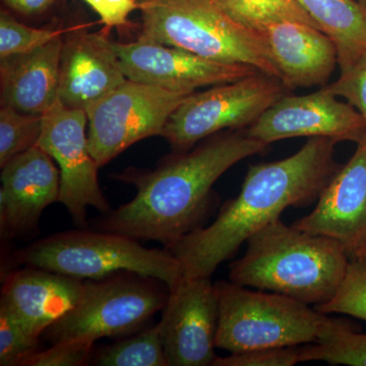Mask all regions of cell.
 I'll list each match as a JSON object with an SVG mask.
<instances>
[{
    "label": "cell",
    "mask_w": 366,
    "mask_h": 366,
    "mask_svg": "<svg viewBox=\"0 0 366 366\" xmlns=\"http://www.w3.org/2000/svg\"><path fill=\"white\" fill-rule=\"evenodd\" d=\"M269 144L231 129L208 137L194 150L175 152L154 170L127 169L115 175L137 194L129 203L110 209L97 228L163 247L204 227L213 208L212 189L226 171Z\"/></svg>",
    "instance_id": "1"
},
{
    "label": "cell",
    "mask_w": 366,
    "mask_h": 366,
    "mask_svg": "<svg viewBox=\"0 0 366 366\" xmlns=\"http://www.w3.org/2000/svg\"><path fill=\"white\" fill-rule=\"evenodd\" d=\"M336 144L327 137H310L287 158L252 166L239 194L223 204L211 225L164 247L182 264L183 276L211 277L250 236L280 219L286 209L317 199L339 169Z\"/></svg>",
    "instance_id": "2"
},
{
    "label": "cell",
    "mask_w": 366,
    "mask_h": 366,
    "mask_svg": "<svg viewBox=\"0 0 366 366\" xmlns=\"http://www.w3.org/2000/svg\"><path fill=\"white\" fill-rule=\"evenodd\" d=\"M247 244L242 259L231 264V282L307 305L332 300L350 262L339 243L286 225L281 219L250 236Z\"/></svg>",
    "instance_id": "3"
},
{
    "label": "cell",
    "mask_w": 366,
    "mask_h": 366,
    "mask_svg": "<svg viewBox=\"0 0 366 366\" xmlns=\"http://www.w3.org/2000/svg\"><path fill=\"white\" fill-rule=\"evenodd\" d=\"M139 11V39L243 64L282 81L261 34L236 23L215 0H141Z\"/></svg>",
    "instance_id": "4"
},
{
    "label": "cell",
    "mask_w": 366,
    "mask_h": 366,
    "mask_svg": "<svg viewBox=\"0 0 366 366\" xmlns=\"http://www.w3.org/2000/svg\"><path fill=\"white\" fill-rule=\"evenodd\" d=\"M16 259L28 267L83 280L127 272L171 289L183 277L182 264L169 250L147 249L129 236L86 228L47 236L16 252Z\"/></svg>",
    "instance_id": "5"
},
{
    "label": "cell",
    "mask_w": 366,
    "mask_h": 366,
    "mask_svg": "<svg viewBox=\"0 0 366 366\" xmlns=\"http://www.w3.org/2000/svg\"><path fill=\"white\" fill-rule=\"evenodd\" d=\"M219 301L217 348L229 353L293 347L319 339L327 315L290 296L215 283Z\"/></svg>",
    "instance_id": "6"
},
{
    "label": "cell",
    "mask_w": 366,
    "mask_h": 366,
    "mask_svg": "<svg viewBox=\"0 0 366 366\" xmlns=\"http://www.w3.org/2000/svg\"><path fill=\"white\" fill-rule=\"evenodd\" d=\"M158 283L162 282L127 272L86 281L76 307L43 335L53 344L134 334L165 307L169 289Z\"/></svg>",
    "instance_id": "7"
},
{
    "label": "cell",
    "mask_w": 366,
    "mask_h": 366,
    "mask_svg": "<svg viewBox=\"0 0 366 366\" xmlns=\"http://www.w3.org/2000/svg\"><path fill=\"white\" fill-rule=\"evenodd\" d=\"M288 90L280 79L259 71L194 92L171 114L161 137L174 152L189 151L219 132L247 129Z\"/></svg>",
    "instance_id": "8"
},
{
    "label": "cell",
    "mask_w": 366,
    "mask_h": 366,
    "mask_svg": "<svg viewBox=\"0 0 366 366\" xmlns=\"http://www.w3.org/2000/svg\"><path fill=\"white\" fill-rule=\"evenodd\" d=\"M189 95L127 79L88 108L89 148L99 168L137 142L161 136Z\"/></svg>",
    "instance_id": "9"
},
{
    "label": "cell",
    "mask_w": 366,
    "mask_h": 366,
    "mask_svg": "<svg viewBox=\"0 0 366 366\" xmlns=\"http://www.w3.org/2000/svg\"><path fill=\"white\" fill-rule=\"evenodd\" d=\"M86 127L88 117L84 110L67 108L57 99L43 114L38 143L59 166V202L66 207L78 228L86 227L89 208L102 214L112 209L99 185V166L89 148Z\"/></svg>",
    "instance_id": "10"
},
{
    "label": "cell",
    "mask_w": 366,
    "mask_h": 366,
    "mask_svg": "<svg viewBox=\"0 0 366 366\" xmlns=\"http://www.w3.org/2000/svg\"><path fill=\"white\" fill-rule=\"evenodd\" d=\"M158 324L169 366H212L219 301L211 277H185L169 289Z\"/></svg>",
    "instance_id": "11"
},
{
    "label": "cell",
    "mask_w": 366,
    "mask_h": 366,
    "mask_svg": "<svg viewBox=\"0 0 366 366\" xmlns=\"http://www.w3.org/2000/svg\"><path fill=\"white\" fill-rule=\"evenodd\" d=\"M245 132L268 144L301 137L360 144L366 139V124L352 105L338 100L324 86L307 95L284 96Z\"/></svg>",
    "instance_id": "12"
},
{
    "label": "cell",
    "mask_w": 366,
    "mask_h": 366,
    "mask_svg": "<svg viewBox=\"0 0 366 366\" xmlns=\"http://www.w3.org/2000/svg\"><path fill=\"white\" fill-rule=\"evenodd\" d=\"M113 45L127 79L175 93L192 94L204 86L222 85L259 72L243 64L215 61L152 41Z\"/></svg>",
    "instance_id": "13"
},
{
    "label": "cell",
    "mask_w": 366,
    "mask_h": 366,
    "mask_svg": "<svg viewBox=\"0 0 366 366\" xmlns=\"http://www.w3.org/2000/svg\"><path fill=\"white\" fill-rule=\"evenodd\" d=\"M315 208L293 226L325 236L343 247L350 259L366 247V139L335 173L317 197Z\"/></svg>",
    "instance_id": "14"
},
{
    "label": "cell",
    "mask_w": 366,
    "mask_h": 366,
    "mask_svg": "<svg viewBox=\"0 0 366 366\" xmlns=\"http://www.w3.org/2000/svg\"><path fill=\"white\" fill-rule=\"evenodd\" d=\"M105 29L86 32L72 26L64 36L59 62V101L86 112L127 81L119 57Z\"/></svg>",
    "instance_id": "15"
},
{
    "label": "cell",
    "mask_w": 366,
    "mask_h": 366,
    "mask_svg": "<svg viewBox=\"0 0 366 366\" xmlns=\"http://www.w3.org/2000/svg\"><path fill=\"white\" fill-rule=\"evenodd\" d=\"M0 177L2 239L31 234L45 209L59 202V166L49 154L35 146L2 166Z\"/></svg>",
    "instance_id": "16"
},
{
    "label": "cell",
    "mask_w": 366,
    "mask_h": 366,
    "mask_svg": "<svg viewBox=\"0 0 366 366\" xmlns=\"http://www.w3.org/2000/svg\"><path fill=\"white\" fill-rule=\"evenodd\" d=\"M84 284L83 279L29 267L7 274L0 305L34 338L40 339L48 327L76 307Z\"/></svg>",
    "instance_id": "17"
},
{
    "label": "cell",
    "mask_w": 366,
    "mask_h": 366,
    "mask_svg": "<svg viewBox=\"0 0 366 366\" xmlns=\"http://www.w3.org/2000/svg\"><path fill=\"white\" fill-rule=\"evenodd\" d=\"M259 34L289 90L327 85L338 64V51L319 28L303 21H281Z\"/></svg>",
    "instance_id": "18"
},
{
    "label": "cell",
    "mask_w": 366,
    "mask_h": 366,
    "mask_svg": "<svg viewBox=\"0 0 366 366\" xmlns=\"http://www.w3.org/2000/svg\"><path fill=\"white\" fill-rule=\"evenodd\" d=\"M64 36L23 54L0 59L1 106L44 114L59 99V62Z\"/></svg>",
    "instance_id": "19"
},
{
    "label": "cell",
    "mask_w": 366,
    "mask_h": 366,
    "mask_svg": "<svg viewBox=\"0 0 366 366\" xmlns=\"http://www.w3.org/2000/svg\"><path fill=\"white\" fill-rule=\"evenodd\" d=\"M338 51L346 69L366 53V11L356 0H296Z\"/></svg>",
    "instance_id": "20"
},
{
    "label": "cell",
    "mask_w": 366,
    "mask_h": 366,
    "mask_svg": "<svg viewBox=\"0 0 366 366\" xmlns=\"http://www.w3.org/2000/svg\"><path fill=\"white\" fill-rule=\"evenodd\" d=\"M300 362L366 366V334L356 331L347 320L327 317L317 341L300 347Z\"/></svg>",
    "instance_id": "21"
},
{
    "label": "cell",
    "mask_w": 366,
    "mask_h": 366,
    "mask_svg": "<svg viewBox=\"0 0 366 366\" xmlns=\"http://www.w3.org/2000/svg\"><path fill=\"white\" fill-rule=\"evenodd\" d=\"M226 14L249 30L262 32L281 21H298L317 26L296 0H215Z\"/></svg>",
    "instance_id": "22"
},
{
    "label": "cell",
    "mask_w": 366,
    "mask_h": 366,
    "mask_svg": "<svg viewBox=\"0 0 366 366\" xmlns=\"http://www.w3.org/2000/svg\"><path fill=\"white\" fill-rule=\"evenodd\" d=\"M95 363L101 366H169L158 325L101 349Z\"/></svg>",
    "instance_id": "23"
},
{
    "label": "cell",
    "mask_w": 366,
    "mask_h": 366,
    "mask_svg": "<svg viewBox=\"0 0 366 366\" xmlns=\"http://www.w3.org/2000/svg\"><path fill=\"white\" fill-rule=\"evenodd\" d=\"M43 114H30L1 106L0 109V167L11 159L38 146Z\"/></svg>",
    "instance_id": "24"
},
{
    "label": "cell",
    "mask_w": 366,
    "mask_h": 366,
    "mask_svg": "<svg viewBox=\"0 0 366 366\" xmlns=\"http://www.w3.org/2000/svg\"><path fill=\"white\" fill-rule=\"evenodd\" d=\"M72 29L33 28L16 20L11 11H0V59L23 54L66 35Z\"/></svg>",
    "instance_id": "25"
},
{
    "label": "cell",
    "mask_w": 366,
    "mask_h": 366,
    "mask_svg": "<svg viewBox=\"0 0 366 366\" xmlns=\"http://www.w3.org/2000/svg\"><path fill=\"white\" fill-rule=\"evenodd\" d=\"M315 308L325 315L344 314L366 320L365 259H351L336 295L326 303L315 305Z\"/></svg>",
    "instance_id": "26"
},
{
    "label": "cell",
    "mask_w": 366,
    "mask_h": 366,
    "mask_svg": "<svg viewBox=\"0 0 366 366\" xmlns=\"http://www.w3.org/2000/svg\"><path fill=\"white\" fill-rule=\"evenodd\" d=\"M39 348V339L29 334L14 315L0 305V365L23 366Z\"/></svg>",
    "instance_id": "27"
},
{
    "label": "cell",
    "mask_w": 366,
    "mask_h": 366,
    "mask_svg": "<svg viewBox=\"0 0 366 366\" xmlns=\"http://www.w3.org/2000/svg\"><path fill=\"white\" fill-rule=\"evenodd\" d=\"M94 343L81 339L56 342L44 351H36L26 358L23 366L86 365L93 356Z\"/></svg>",
    "instance_id": "28"
},
{
    "label": "cell",
    "mask_w": 366,
    "mask_h": 366,
    "mask_svg": "<svg viewBox=\"0 0 366 366\" xmlns=\"http://www.w3.org/2000/svg\"><path fill=\"white\" fill-rule=\"evenodd\" d=\"M300 362V347H273L217 356L212 366H293Z\"/></svg>",
    "instance_id": "29"
},
{
    "label": "cell",
    "mask_w": 366,
    "mask_h": 366,
    "mask_svg": "<svg viewBox=\"0 0 366 366\" xmlns=\"http://www.w3.org/2000/svg\"><path fill=\"white\" fill-rule=\"evenodd\" d=\"M340 71L338 79L325 86L337 97L346 99L366 124V53Z\"/></svg>",
    "instance_id": "30"
},
{
    "label": "cell",
    "mask_w": 366,
    "mask_h": 366,
    "mask_svg": "<svg viewBox=\"0 0 366 366\" xmlns=\"http://www.w3.org/2000/svg\"><path fill=\"white\" fill-rule=\"evenodd\" d=\"M95 13L100 16L105 30L129 28L131 26L129 16L139 11L137 0H85Z\"/></svg>",
    "instance_id": "31"
},
{
    "label": "cell",
    "mask_w": 366,
    "mask_h": 366,
    "mask_svg": "<svg viewBox=\"0 0 366 366\" xmlns=\"http://www.w3.org/2000/svg\"><path fill=\"white\" fill-rule=\"evenodd\" d=\"M64 0H2L7 11L26 19H41L56 11Z\"/></svg>",
    "instance_id": "32"
},
{
    "label": "cell",
    "mask_w": 366,
    "mask_h": 366,
    "mask_svg": "<svg viewBox=\"0 0 366 366\" xmlns=\"http://www.w3.org/2000/svg\"><path fill=\"white\" fill-rule=\"evenodd\" d=\"M355 259H365L366 261V247L365 249L361 250L360 254L356 255Z\"/></svg>",
    "instance_id": "33"
},
{
    "label": "cell",
    "mask_w": 366,
    "mask_h": 366,
    "mask_svg": "<svg viewBox=\"0 0 366 366\" xmlns=\"http://www.w3.org/2000/svg\"><path fill=\"white\" fill-rule=\"evenodd\" d=\"M356 1H357L360 6L366 11V0H356Z\"/></svg>",
    "instance_id": "34"
}]
</instances>
